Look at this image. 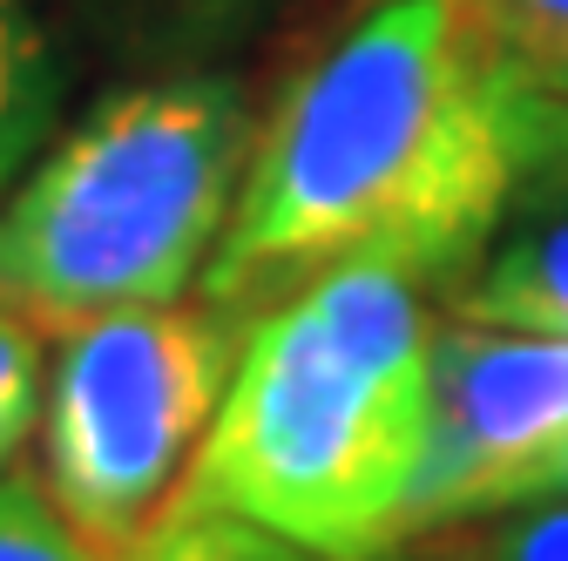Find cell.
<instances>
[{"label": "cell", "instance_id": "cell-1", "mask_svg": "<svg viewBox=\"0 0 568 561\" xmlns=\"http://www.w3.org/2000/svg\"><path fill=\"white\" fill-rule=\"evenodd\" d=\"M561 109L494 48L480 0H366L251 135L203 298L251 318L338 264L447 292Z\"/></svg>", "mask_w": 568, "mask_h": 561}, {"label": "cell", "instance_id": "cell-14", "mask_svg": "<svg viewBox=\"0 0 568 561\" xmlns=\"http://www.w3.org/2000/svg\"><path fill=\"white\" fill-rule=\"evenodd\" d=\"M568 494V434L548 447V453H535L508 487H501V501H494V508H515V501H561ZM487 508V514H494Z\"/></svg>", "mask_w": 568, "mask_h": 561}, {"label": "cell", "instance_id": "cell-8", "mask_svg": "<svg viewBox=\"0 0 568 561\" xmlns=\"http://www.w3.org/2000/svg\"><path fill=\"white\" fill-rule=\"evenodd\" d=\"M61 109V61L34 0H0V196L21 183Z\"/></svg>", "mask_w": 568, "mask_h": 561}, {"label": "cell", "instance_id": "cell-12", "mask_svg": "<svg viewBox=\"0 0 568 561\" xmlns=\"http://www.w3.org/2000/svg\"><path fill=\"white\" fill-rule=\"evenodd\" d=\"M480 21L528 82L568 95V0H480Z\"/></svg>", "mask_w": 568, "mask_h": 561}, {"label": "cell", "instance_id": "cell-5", "mask_svg": "<svg viewBox=\"0 0 568 561\" xmlns=\"http://www.w3.org/2000/svg\"><path fill=\"white\" fill-rule=\"evenodd\" d=\"M568 434V338L447 318L434 325V406L406 541L474 521L501 487ZM406 554V548H399Z\"/></svg>", "mask_w": 568, "mask_h": 561}, {"label": "cell", "instance_id": "cell-2", "mask_svg": "<svg viewBox=\"0 0 568 561\" xmlns=\"http://www.w3.org/2000/svg\"><path fill=\"white\" fill-rule=\"evenodd\" d=\"M434 406V305L393 264H338L251 312L176 494L318 561H399Z\"/></svg>", "mask_w": 568, "mask_h": 561}, {"label": "cell", "instance_id": "cell-13", "mask_svg": "<svg viewBox=\"0 0 568 561\" xmlns=\"http://www.w3.org/2000/svg\"><path fill=\"white\" fill-rule=\"evenodd\" d=\"M0 561H102V554L61 521L41 480L8 467L0 473Z\"/></svg>", "mask_w": 568, "mask_h": 561}, {"label": "cell", "instance_id": "cell-9", "mask_svg": "<svg viewBox=\"0 0 568 561\" xmlns=\"http://www.w3.org/2000/svg\"><path fill=\"white\" fill-rule=\"evenodd\" d=\"M115 561H318V554L292 548L284 534H271V528H257L244 514H224V508L170 494L163 514L142 528Z\"/></svg>", "mask_w": 568, "mask_h": 561}, {"label": "cell", "instance_id": "cell-6", "mask_svg": "<svg viewBox=\"0 0 568 561\" xmlns=\"http://www.w3.org/2000/svg\"><path fill=\"white\" fill-rule=\"evenodd\" d=\"M454 318L568 338V109L515 176L480 257L447 285Z\"/></svg>", "mask_w": 568, "mask_h": 561}, {"label": "cell", "instance_id": "cell-10", "mask_svg": "<svg viewBox=\"0 0 568 561\" xmlns=\"http://www.w3.org/2000/svg\"><path fill=\"white\" fill-rule=\"evenodd\" d=\"M399 561H568V494L561 501H515L454 528L406 541Z\"/></svg>", "mask_w": 568, "mask_h": 561}, {"label": "cell", "instance_id": "cell-4", "mask_svg": "<svg viewBox=\"0 0 568 561\" xmlns=\"http://www.w3.org/2000/svg\"><path fill=\"white\" fill-rule=\"evenodd\" d=\"M237 312L129 305L54 332L41 392V487L102 561H115L183 487L231 386Z\"/></svg>", "mask_w": 568, "mask_h": 561}, {"label": "cell", "instance_id": "cell-11", "mask_svg": "<svg viewBox=\"0 0 568 561\" xmlns=\"http://www.w3.org/2000/svg\"><path fill=\"white\" fill-rule=\"evenodd\" d=\"M41 392H48V332L0 298V473L41 434Z\"/></svg>", "mask_w": 568, "mask_h": 561}, {"label": "cell", "instance_id": "cell-3", "mask_svg": "<svg viewBox=\"0 0 568 561\" xmlns=\"http://www.w3.org/2000/svg\"><path fill=\"white\" fill-rule=\"evenodd\" d=\"M251 102L224 68L102 95L0 196V298L48 338L203 285L251 163Z\"/></svg>", "mask_w": 568, "mask_h": 561}, {"label": "cell", "instance_id": "cell-7", "mask_svg": "<svg viewBox=\"0 0 568 561\" xmlns=\"http://www.w3.org/2000/svg\"><path fill=\"white\" fill-rule=\"evenodd\" d=\"M48 8L115 61H142L170 75V68H203L224 48L264 34L298 0H48Z\"/></svg>", "mask_w": 568, "mask_h": 561}]
</instances>
